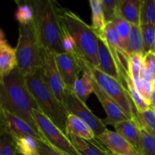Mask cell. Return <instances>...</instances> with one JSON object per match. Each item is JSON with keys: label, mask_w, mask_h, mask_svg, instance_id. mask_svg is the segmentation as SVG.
Segmentation results:
<instances>
[{"label": "cell", "mask_w": 155, "mask_h": 155, "mask_svg": "<svg viewBox=\"0 0 155 155\" xmlns=\"http://www.w3.org/2000/svg\"><path fill=\"white\" fill-rule=\"evenodd\" d=\"M62 103L68 113L75 115L86 123L93 130L96 137L107 130V126L104 124L102 120L94 114L86 103L80 101L71 89H65L62 97Z\"/></svg>", "instance_id": "ba28073f"}, {"label": "cell", "mask_w": 155, "mask_h": 155, "mask_svg": "<svg viewBox=\"0 0 155 155\" xmlns=\"http://www.w3.org/2000/svg\"><path fill=\"white\" fill-rule=\"evenodd\" d=\"M66 135H72L86 140H93L96 138L93 130L85 122L74 114H70L67 121Z\"/></svg>", "instance_id": "d6986e66"}, {"label": "cell", "mask_w": 155, "mask_h": 155, "mask_svg": "<svg viewBox=\"0 0 155 155\" xmlns=\"http://www.w3.org/2000/svg\"><path fill=\"white\" fill-rule=\"evenodd\" d=\"M153 90H154V87H153L152 83H148L144 80H142L141 81V88L139 90V93L142 95V98L149 104V99L151 97V93H152ZM150 105V104H149Z\"/></svg>", "instance_id": "8d00e7d4"}, {"label": "cell", "mask_w": 155, "mask_h": 155, "mask_svg": "<svg viewBox=\"0 0 155 155\" xmlns=\"http://www.w3.org/2000/svg\"><path fill=\"white\" fill-rule=\"evenodd\" d=\"M6 43H7V41H6L5 33L3 32V30L0 28V46L5 45Z\"/></svg>", "instance_id": "ab89813d"}, {"label": "cell", "mask_w": 155, "mask_h": 155, "mask_svg": "<svg viewBox=\"0 0 155 155\" xmlns=\"http://www.w3.org/2000/svg\"><path fill=\"white\" fill-rule=\"evenodd\" d=\"M83 62V74L81 78H79L75 82L72 91L74 95L83 102L86 103L91 94L94 93L92 77L87 65Z\"/></svg>", "instance_id": "ac0fdd59"}, {"label": "cell", "mask_w": 155, "mask_h": 155, "mask_svg": "<svg viewBox=\"0 0 155 155\" xmlns=\"http://www.w3.org/2000/svg\"><path fill=\"white\" fill-rule=\"evenodd\" d=\"M0 105L28 123L39 133L33 117V110H39V107L27 87L25 77L18 68L2 78Z\"/></svg>", "instance_id": "6da1fadb"}, {"label": "cell", "mask_w": 155, "mask_h": 155, "mask_svg": "<svg viewBox=\"0 0 155 155\" xmlns=\"http://www.w3.org/2000/svg\"><path fill=\"white\" fill-rule=\"evenodd\" d=\"M140 120H127L117 123L114 126L116 132L124 138L129 143L131 144L140 155L141 150V133L140 127L142 126Z\"/></svg>", "instance_id": "5bb4252c"}, {"label": "cell", "mask_w": 155, "mask_h": 155, "mask_svg": "<svg viewBox=\"0 0 155 155\" xmlns=\"http://www.w3.org/2000/svg\"><path fill=\"white\" fill-rule=\"evenodd\" d=\"M144 64L151 71L155 78V54L148 52L144 55Z\"/></svg>", "instance_id": "74e56055"}, {"label": "cell", "mask_w": 155, "mask_h": 155, "mask_svg": "<svg viewBox=\"0 0 155 155\" xmlns=\"http://www.w3.org/2000/svg\"><path fill=\"white\" fill-rule=\"evenodd\" d=\"M79 155H110V153L95 138L93 140H86L72 135H67Z\"/></svg>", "instance_id": "2e32d148"}, {"label": "cell", "mask_w": 155, "mask_h": 155, "mask_svg": "<svg viewBox=\"0 0 155 155\" xmlns=\"http://www.w3.org/2000/svg\"><path fill=\"white\" fill-rule=\"evenodd\" d=\"M18 8L15 12V19L19 24H29L34 21V12L30 1H17Z\"/></svg>", "instance_id": "4316f807"}, {"label": "cell", "mask_w": 155, "mask_h": 155, "mask_svg": "<svg viewBox=\"0 0 155 155\" xmlns=\"http://www.w3.org/2000/svg\"><path fill=\"white\" fill-rule=\"evenodd\" d=\"M58 15L66 28L74 39L77 54L86 64L98 68V34L77 14L58 6Z\"/></svg>", "instance_id": "3957f363"}, {"label": "cell", "mask_w": 155, "mask_h": 155, "mask_svg": "<svg viewBox=\"0 0 155 155\" xmlns=\"http://www.w3.org/2000/svg\"><path fill=\"white\" fill-rule=\"evenodd\" d=\"M98 69L101 70L104 74L121 82L120 77L113 55H112L106 42L101 37H99V39H98Z\"/></svg>", "instance_id": "9a60e30c"}, {"label": "cell", "mask_w": 155, "mask_h": 155, "mask_svg": "<svg viewBox=\"0 0 155 155\" xmlns=\"http://www.w3.org/2000/svg\"><path fill=\"white\" fill-rule=\"evenodd\" d=\"M120 0H102L106 23L113 22L118 18V8Z\"/></svg>", "instance_id": "836d02e7"}, {"label": "cell", "mask_w": 155, "mask_h": 155, "mask_svg": "<svg viewBox=\"0 0 155 155\" xmlns=\"http://www.w3.org/2000/svg\"><path fill=\"white\" fill-rule=\"evenodd\" d=\"M2 109L8 127L14 138L31 136L39 140H43L42 136L36 130H35L28 123L19 117L7 111L3 107Z\"/></svg>", "instance_id": "4fadbf2b"}, {"label": "cell", "mask_w": 155, "mask_h": 155, "mask_svg": "<svg viewBox=\"0 0 155 155\" xmlns=\"http://www.w3.org/2000/svg\"><path fill=\"white\" fill-rule=\"evenodd\" d=\"M86 65L95 81L122 108L127 117L130 120H139L138 112L130 98L127 87L120 80L104 74L98 68Z\"/></svg>", "instance_id": "8992f818"}, {"label": "cell", "mask_w": 155, "mask_h": 155, "mask_svg": "<svg viewBox=\"0 0 155 155\" xmlns=\"http://www.w3.org/2000/svg\"><path fill=\"white\" fill-rule=\"evenodd\" d=\"M110 155H114V154H110Z\"/></svg>", "instance_id": "7dc6e473"}, {"label": "cell", "mask_w": 155, "mask_h": 155, "mask_svg": "<svg viewBox=\"0 0 155 155\" xmlns=\"http://www.w3.org/2000/svg\"><path fill=\"white\" fill-rule=\"evenodd\" d=\"M149 104H150V107L151 106H155V89H154L151 93V97H150V99H149Z\"/></svg>", "instance_id": "60d3db41"}, {"label": "cell", "mask_w": 155, "mask_h": 155, "mask_svg": "<svg viewBox=\"0 0 155 155\" xmlns=\"http://www.w3.org/2000/svg\"><path fill=\"white\" fill-rule=\"evenodd\" d=\"M143 39L144 54L153 52L155 48V25L154 24H140Z\"/></svg>", "instance_id": "f1b7e54d"}, {"label": "cell", "mask_w": 155, "mask_h": 155, "mask_svg": "<svg viewBox=\"0 0 155 155\" xmlns=\"http://www.w3.org/2000/svg\"><path fill=\"white\" fill-rule=\"evenodd\" d=\"M15 50L18 61L17 68L24 77L41 68L43 48L33 21L26 25L19 24Z\"/></svg>", "instance_id": "5b68a950"}, {"label": "cell", "mask_w": 155, "mask_h": 155, "mask_svg": "<svg viewBox=\"0 0 155 155\" xmlns=\"http://www.w3.org/2000/svg\"><path fill=\"white\" fill-rule=\"evenodd\" d=\"M150 108L152 110V111L154 112V114H155V106H151V107H150Z\"/></svg>", "instance_id": "b9f144b4"}, {"label": "cell", "mask_w": 155, "mask_h": 155, "mask_svg": "<svg viewBox=\"0 0 155 155\" xmlns=\"http://www.w3.org/2000/svg\"><path fill=\"white\" fill-rule=\"evenodd\" d=\"M34 22L42 48L54 54L63 53L58 5L51 0H30Z\"/></svg>", "instance_id": "7a4b0ae2"}, {"label": "cell", "mask_w": 155, "mask_h": 155, "mask_svg": "<svg viewBox=\"0 0 155 155\" xmlns=\"http://www.w3.org/2000/svg\"><path fill=\"white\" fill-rule=\"evenodd\" d=\"M141 150L140 155H155V138L143 125L140 127Z\"/></svg>", "instance_id": "f546056e"}, {"label": "cell", "mask_w": 155, "mask_h": 155, "mask_svg": "<svg viewBox=\"0 0 155 155\" xmlns=\"http://www.w3.org/2000/svg\"><path fill=\"white\" fill-rule=\"evenodd\" d=\"M17 152L24 155H40L38 148V139L31 136L15 138Z\"/></svg>", "instance_id": "484cf974"}, {"label": "cell", "mask_w": 155, "mask_h": 155, "mask_svg": "<svg viewBox=\"0 0 155 155\" xmlns=\"http://www.w3.org/2000/svg\"><path fill=\"white\" fill-rule=\"evenodd\" d=\"M92 82H93L94 93L98 98V101H100L107 114V117L102 120L104 124L106 126L111 125L114 127L117 123L128 120L129 118L125 114L122 108L104 92V90L95 81L93 77H92Z\"/></svg>", "instance_id": "8fae6325"}, {"label": "cell", "mask_w": 155, "mask_h": 155, "mask_svg": "<svg viewBox=\"0 0 155 155\" xmlns=\"http://www.w3.org/2000/svg\"><path fill=\"white\" fill-rule=\"evenodd\" d=\"M112 23H113L115 28H116L118 36H119L120 39L121 44H122L123 47L125 50V46L127 45V42H128L130 33H131L132 24H130V23L120 18H116Z\"/></svg>", "instance_id": "1f68e13d"}, {"label": "cell", "mask_w": 155, "mask_h": 155, "mask_svg": "<svg viewBox=\"0 0 155 155\" xmlns=\"http://www.w3.org/2000/svg\"><path fill=\"white\" fill-rule=\"evenodd\" d=\"M98 36L102 38L107 42V44L109 46H111L113 48H116L120 52L126 53L125 50H124V47H123L122 44H121L120 39L119 36H118L116 28H115L114 25V24L112 22L107 23L106 24V27L104 28V30H103L102 33Z\"/></svg>", "instance_id": "83f0119b"}, {"label": "cell", "mask_w": 155, "mask_h": 155, "mask_svg": "<svg viewBox=\"0 0 155 155\" xmlns=\"http://www.w3.org/2000/svg\"><path fill=\"white\" fill-rule=\"evenodd\" d=\"M140 24L155 25V0H143L140 14Z\"/></svg>", "instance_id": "4dcf8cb0"}, {"label": "cell", "mask_w": 155, "mask_h": 155, "mask_svg": "<svg viewBox=\"0 0 155 155\" xmlns=\"http://www.w3.org/2000/svg\"><path fill=\"white\" fill-rule=\"evenodd\" d=\"M125 51L129 56L133 54H143L145 55L140 25H132L131 33L125 46Z\"/></svg>", "instance_id": "603a6c76"}, {"label": "cell", "mask_w": 155, "mask_h": 155, "mask_svg": "<svg viewBox=\"0 0 155 155\" xmlns=\"http://www.w3.org/2000/svg\"><path fill=\"white\" fill-rule=\"evenodd\" d=\"M152 85H153V87H154V89H155V80H154V82H153Z\"/></svg>", "instance_id": "7bdbcfd3"}, {"label": "cell", "mask_w": 155, "mask_h": 155, "mask_svg": "<svg viewBox=\"0 0 155 155\" xmlns=\"http://www.w3.org/2000/svg\"><path fill=\"white\" fill-rule=\"evenodd\" d=\"M59 18H60L61 27V47L63 51L66 53L77 54V47H76L75 40L71 35V33H69L68 29L66 28L63 21L61 19L60 16H59Z\"/></svg>", "instance_id": "d6a6232c"}, {"label": "cell", "mask_w": 155, "mask_h": 155, "mask_svg": "<svg viewBox=\"0 0 155 155\" xmlns=\"http://www.w3.org/2000/svg\"><path fill=\"white\" fill-rule=\"evenodd\" d=\"M1 80H2V78H1V77H0V83H1Z\"/></svg>", "instance_id": "bcb514c9"}, {"label": "cell", "mask_w": 155, "mask_h": 155, "mask_svg": "<svg viewBox=\"0 0 155 155\" xmlns=\"http://www.w3.org/2000/svg\"><path fill=\"white\" fill-rule=\"evenodd\" d=\"M153 52H154V54H155V48H154V51H153Z\"/></svg>", "instance_id": "f6af8a7d"}, {"label": "cell", "mask_w": 155, "mask_h": 155, "mask_svg": "<svg viewBox=\"0 0 155 155\" xmlns=\"http://www.w3.org/2000/svg\"><path fill=\"white\" fill-rule=\"evenodd\" d=\"M33 117L38 130L44 141L65 154L79 155L68 136L48 117H46L40 110H33Z\"/></svg>", "instance_id": "52a82bcc"}, {"label": "cell", "mask_w": 155, "mask_h": 155, "mask_svg": "<svg viewBox=\"0 0 155 155\" xmlns=\"http://www.w3.org/2000/svg\"><path fill=\"white\" fill-rule=\"evenodd\" d=\"M101 145L114 155H138L134 147L117 132L107 130L97 136Z\"/></svg>", "instance_id": "7c38bea8"}, {"label": "cell", "mask_w": 155, "mask_h": 155, "mask_svg": "<svg viewBox=\"0 0 155 155\" xmlns=\"http://www.w3.org/2000/svg\"><path fill=\"white\" fill-rule=\"evenodd\" d=\"M56 64L65 89L72 90L79 74L83 71V62L77 54L60 53L54 54Z\"/></svg>", "instance_id": "30bf717a"}, {"label": "cell", "mask_w": 155, "mask_h": 155, "mask_svg": "<svg viewBox=\"0 0 155 155\" xmlns=\"http://www.w3.org/2000/svg\"><path fill=\"white\" fill-rule=\"evenodd\" d=\"M142 125L155 138V114L151 108L142 113H138Z\"/></svg>", "instance_id": "e575fe53"}, {"label": "cell", "mask_w": 155, "mask_h": 155, "mask_svg": "<svg viewBox=\"0 0 155 155\" xmlns=\"http://www.w3.org/2000/svg\"><path fill=\"white\" fill-rule=\"evenodd\" d=\"M143 0H120L118 8V18L132 25H140V14Z\"/></svg>", "instance_id": "e0dca14e"}, {"label": "cell", "mask_w": 155, "mask_h": 155, "mask_svg": "<svg viewBox=\"0 0 155 155\" xmlns=\"http://www.w3.org/2000/svg\"><path fill=\"white\" fill-rule=\"evenodd\" d=\"M140 78L141 80H144L145 82H148V83H153L154 80H155L154 75L151 73V71L144 64V66L142 67V70H141L140 73Z\"/></svg>", "instance_id": "f35d334b"}, {"label": "cell", "mask_w": 155, "mask_h": 155, "mask_svg": "<svg viewBox=\"0 0 155 155\" xmlns=\"http://www.w3.org/2000/svg\"><path fill=\"white\" fill-rule=\"evenodd\" d=\"M38 148L40 155H68L56 149L44 140L38 139Z\"/></svg>", "instance_id": "d590c367"}, {"label": "cell", "mask_w": 155, "mask_h": 155, "mask_svg": "<svg viewBox=\"0 0 155 155\" xmlns=\"http://www.w3.org/2000/svg\"><path fill=\"white\" fill-rule=\"evenodd\" d=\"M15 138L11 133L0 105V155L16 154Z\"/></svg>", "instance_id": "ffe728a7"}, {"label": "cell", "mask_w": 155, "mask_h": 155, "mask_svg": "<svg viewBox=\"0 0 155 155\" xmlns=\"http://www.w3.org/2000/svg\"><path fill=\"white\" fill-rule=\"evenodd\" d=\"M40 69L45 81L57 98L62 102V97L65 92V86L58 69L54 53L44 48L42 50V59Z\"/></svg>", "instance_id": "9c48e42d"}, {"label": "cell", "mask_w": 155, "mask_h": 155, "mask_svg": "<svg viewBox=\"0 0 155 155\" xmlns=\"http://www.w3.org/2000/svg\"><path fill=\"white\" fill-rule=\"evenodd\" d=\"M126 87L138 113H142L149 110V104L142 98L140 93L138 92L135 86L134 82L130 75L126 78Z\"/></svg>", "instance_id": "d4e9b609"}, {"label": "cell", "mask_w": 155, "mask_h": 155, "mask_svg": "<svg viewBox=\"0 0 155 155\" xmlns=\"http://www.w3.org/2000/svg\"><path fill=\"white\" fill-rule=\"evenodd\" d=\"M25 79L39 110L66 134L69 113L45 81L40 68L26 76Z\"/></svg>", "instance_id": "277c9868"}, {"label": "cell", "mask_w": 155, "mask_h": 155, "mask_svg": "<svg viewBox=\"0 0 155 155\" xmlns=\"http://www.w3.org/2000/svg\"><path fill=\"white\" fill-rule=\"evenodd\" d=\"M144 66V54H133L130 55L128 61L129 74L134 82L135 86L139 92L141 88L140 73L142 67Z\"/></svg>", "instance_id": "cb8c5ba5"}, {"label": "cell", "mask_w": 155, "mask_h": 155, "mask_svg": "<svg viewBox=\"0 0 155 155\" xmlns=\"http://www.w3.org/2000/svg\"><path fill=\"white\" fill-rule=\"evenodd\" d=\"M89 2L92 10V27L99 36L107 24L104 18L102 0H90Z\"/></svg>", "instance_id": "7402d4cb"}, {"label": "cell", "mask_w": 155, "mask_h": 155, "mask_svg": "<svg viewBox=\"0 0 155 155\" xmlns=\"http://www.w3.org/2000/svg\"><path fill=\"white\" fill-rule=\"evenodd\" d=\"M15 155H24V154H20V153H18V152H16V154H15Z\"/></svg>", "instance_id": "ee69618b"}, {"label": "cell", "mask_w": 155, "mask_h": 155, "mask_svg": "<svg viewBox=\"0 0 155 155\" xmlns=\"http://www.w3.org/2000/svg\"><path fill=\"white\" fill-rule=\"evenodd\" d=\"M18 67L16 50L6 43L0 46V77L10 74Z\"/></svg>", "instance_id": "44dd1931"}]
</instances>
